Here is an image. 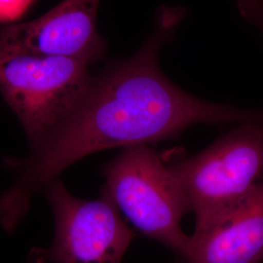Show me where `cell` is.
Returning a JSON list of instances; mask_svg holds the SVG:
<instances>
[{"label":"cell","instance_id":"obj_1","mask_svg":"<svg viewBox=\"0 0 263 263\" xmlns=\"http://www.w3.org/2000/svg\"><path fill=\"white\" fill-rule=\"evenodd\" d=\"M184 17L181 8L162 7L153 33L134 56L93 77L74 111L29 156L6 161L15 173L14 183L0 195V224L6 232L27 215L35 193L92 153L174 140L197 124L263 122L260 111L200 100L162 72L160 51Z\"/></svg>","mask_w":263,"mask_h":263},{"label":"cell","instance_id":"obj_2","mask_svg":"<svg viewBox=\"0 0 263 263\" xmlns=\"http://www.w3.org/2000/svg\"><path fill=\"white\" fill-rule=\"evenodd\" d=\"M102 191L141 234L166 246L182 260L191 236L181 228L192 212L179 179L149 145L125 147L103 168Z\"/></svg>","mask_w":263,"mask_h":263},{"label":"cell","instance_id":"obj_3","mask_svg":"<svg viewBox=\"0 0 263 263\" xmlns=\"http://www.w3.org/2000/svg\"><path fill=\"white\" fill-rule=\"evenodd\" d=\"M195 216L192 235L215 226L263 177V122H243L196 155L169 166Z\"/></svg>","mask_w":263,"mask_h":263},{"label":"cell","instance_id":"obj_4","mask_svg":"<svg viewBox=\"0 0 263 263\" xmlns=\"http://www.w3.org/2000/svg\"><path fill=\"white\" fill-rule=\"evenodd\" d=\"M84 62L0 48V94L31 151L74 111L92 83Z\"/></svg>","mask_w":263,"mask_h":263},{"label":"cell","instance_id":"obj_5","mask_svg":"<svg viewBox=\"0 0 263 263\" xmlns=\"http://www.w3.org/2000/svg\"><path fill=\"white\" fill-rule=\"evenodd\" d=\"M45 193L54 215V240L47 249H32L28 263H122L136 235L106 193L83 200L59 179Z\"/></svg>","mask_w":263,"mask_h":263},{"label":"cell","instance_id":"obj_6","mask_svg":"<svg viewBox=\"0 0 263 263\" xmlns=\"http://www.w3.org/2000/svg\"><path fill=\"white\" fill-rule=\"evenodd\" d=\"M101 0H63L37 19L0 29V48L41 56L64 57L91 65L101 60L106 42L99 34Z\"/></svg>","mask_w":263,"mask_h":263},{"label":"cell","instance_id":"obj_7","mask_svg":"<svg viewBox=\"0 0 263 263\" xmlns=\"http://www.w3.org/2000/svg\"><path fill=\"white\" fill-rule=\"evenodd\" d=\"M190 236L185 263L261 262L263 177L228 215L205 232Z\"/></svg>","mask_w":263,"mask_h":263},{"label":"cell","instance_id":"obj_8","mask_svg":"<svg viewBox=\"0 0 263 263\" xmlns=\"http://www.w3.org/2000/svg\"><path fill=\"white\" fill-rule=\"evenodd\" d=\"M236 5L240 15L263 33V0H236Z\"/></svg>","mask_w":263,"mask_h":263},{"label":"cell","instance_id":"obj_9","mask_svg":"<svg viewBox=\"0 0 263 263\" xmlns=\"http://www.w3.org/2000/svg\"><path fill=\"white\" fill-rule=\"evenodd\" d=\"M31 0H0V18H13L28 7Z\"/></svg>","mask_w":263,"mask_h":263},{"label":"cell","instance_id":"obj_10","mask_svg":"<svg viewBox=\"0 0 263 263\" xmlns=\"http://www.w3.org/2000/svg\"><path fill=\"white\" fill-rule=\"evenodd\" d=\"M260 263H263V260H262V261H261V262H260Z\"/></svg>","mask_w":263,"mask_h":263}]
</instances>
